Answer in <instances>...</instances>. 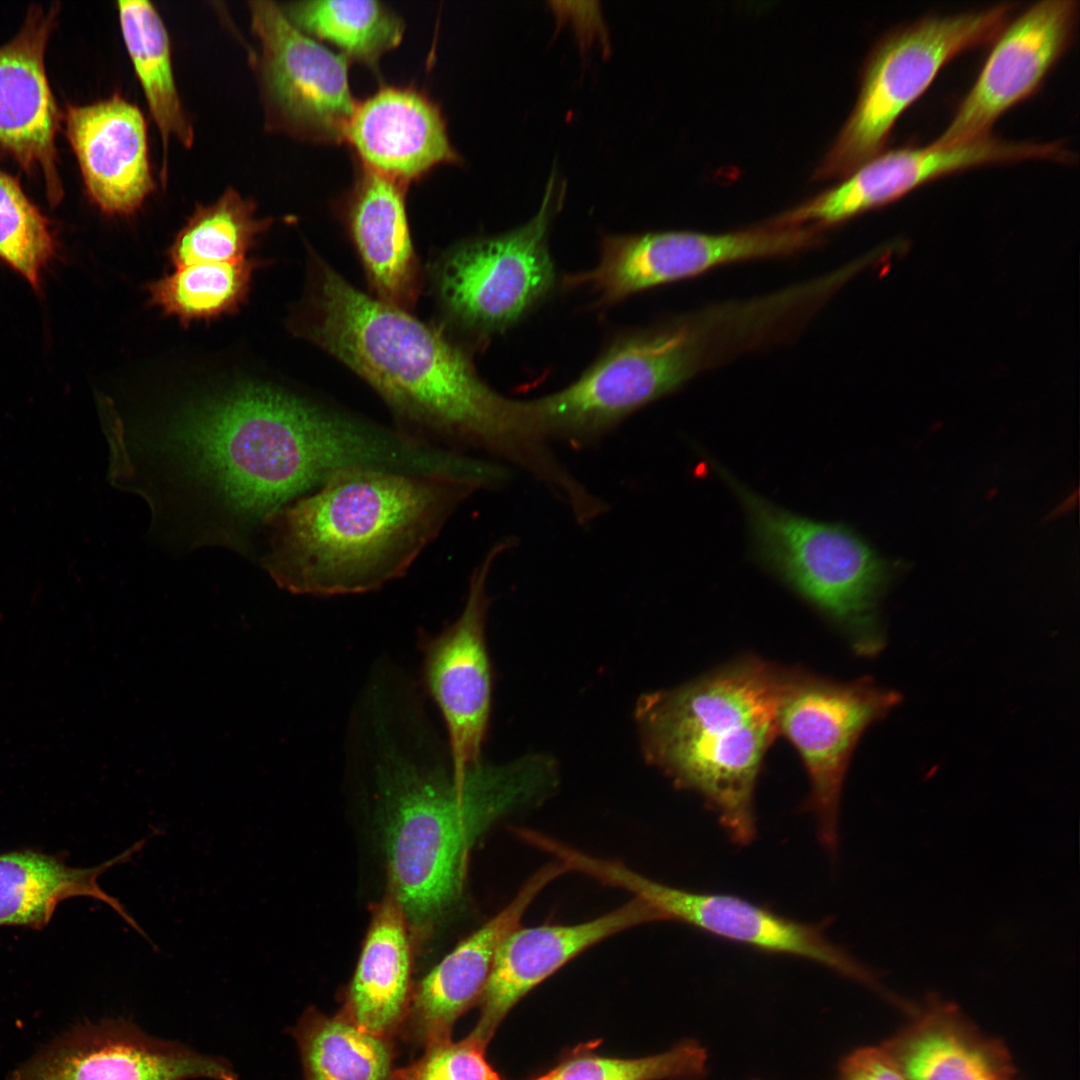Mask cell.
<instances>
[{"label":"cell","mask_w":1080,"mask_h":1080,"mask_svg":"<svg viewBox=\"0 0 1080 1080\" xmlns=\"http://www.w3.org/2000/svg\"><path fill=\"white\" fill-rule=\"evenodd\" d=\"M108 479L147 504L150 531L176 550L221 547L254 558L264 519L336 472L380 467V423L326 400L243 385L145 427L103 419Z\"/></svg>","instance_id":"1"},{"label":"cell","mask_w":1080,"mask_h":1080,"mask_svg":"<svg viewBox=\"0 0 1080 1080\" xmlns=\"http://www.w3.org/2000/svg\"><path fill=\"white\" fill-rule=\"evenodd\" d=\"M306 250L304 292L290 329L365 381L396 429L446 450L503 458L539 480L554 471L557 458L532 400L503 396L442 328L363 293L314 248Z\"/></svg>","instance_id":"2"},{"label":"cell","mask_w":1080,"mask_h":1080,"mask_svg":"<svg viewBox=\"0 0 1080 1080\" xmlns=\"http://www.w3.org/2000/svg\"><path fill=\"white\" fill-rule=\"evenodd\" d=\"M482 488L454 474L344 469L264 519L258 560L294 594L371 592L403 577Z\"/></svg>","instance_id":"3"},{"label":"cell","mask_w":1080,"mask_h":1080,"mask_svg":"<svg viewBox=\"0 0 1080 1080\" xmlns=\"http://www.w3.org/2000/svg\"><path fill=\"white\" fill-rule=\"evenodd\" d=\"M789 672L743 659L642 696L636 707L646 759L699 794L740 846L756 836L755 788L764 755L779 735Z\"/></svg>","instance_id":"4"},{"label":"cell","mask_w":1080,"mask_h":1080,"mask_svg":"<svg viewBox=\"0 0 1080 1080\" xmlns=\"http://www.w3.org/2000/svg\"><path fill=\"white\" fill-rule=\"evenodd\" d=\"M375 727V772L385 820L391 893L407 924L424 931L459 897L469 850L510 802L512 784L531 758L470 769L462 781L429 768Z\"/></svg>","instance_id":"5"},{"label":"cell","mask_w":1080,"mask_h":1080,"mask_svg":"<svg viewBox=\"0 0 1080 1080\" xmlns=\"http://www.w3.org/2000/svg\"><path fill=\"white\" fill-rule=\"evenodd\" d=\"M1015 3L950 15H928L886 33L871 49L855 106L814 179L845 178L884 151L890 132L958 55L993 43Z\"/></svg>","instance_id":"6"},{"label":"cell","mask_w":1080,"mask_h":1080,"mask_svg":"<svg viewBox=\"0 0 1080 1080\" xmlns=\"http://www.w3.org/2000/svg\"><path fill=\"white\" fill-rule=\"evenodd\" d=\"M710 462L745 512L754 559L838 625L866 632L887 563L849 527L788 511Z\"/></svg>","instance_id":"7"},{"label":"cell","mask_w":1080,"mask_h":1080,"mask_svg":"<svg viewBox=\"0 0 1080 1080\" xmlns=\"http://www.w3.org/2000/svg\"><path fill=\"white\" fill-rule=\"evenodd\" d=\"M705 348L704 328L691 319L618 335L574 382L533 400L543 433L575 446L600 438L689 380Z\"/></svg>","instance_id":"8"},{"label":"cell","mask_w":1080,"mask_h":1080,"mask_svg":"<svg viewBox=\"0 0 1080 1080\" xmlns=\"http://www.w3.org/2000/svg\"><path fill=\"white\" fill-rule=\"evenodd\" d=\"M551 176L537 214L526 224L448 248L431 268L433 293L452 331L482 339L517 324L552 291L556 271L548 246L560 198Z\"/></svg>","instance_id":"9"},{"label":"cell","mask_w":1080,"mask_h":1080,"mask_svg":"<svg viewBox=\"0 0 1080 1080\" xmlns=\"http://www.w3.org/2000/svg\"><path fill=\"white\" fill-rule=\"evenodd\" d=\"M819 228L777 222L725 234L663 231L610 234L602 238L597 264L569 274L570 287L590 288L598 307L697 276L723 264L786 256L815 245Z\"/></svg>","instance_id":"10"},{"label":"cell","mask_w":1080,"mask_h":1080,"mask_svg":"<svg viewBox=\"0 0 1080 1080\" xmlns=\"http://www.w3.org/2000/svg\"><path fill=\"white\" fill-rule=\"evenodd\" d=\"M249 11L266 127L315 143L343 142L357 103L349 59L298 29L273 1H250Z\"/></svg>","instance_id":"11"},{"label":"cell","mask_w":1080,"mask_h":1080,"mask_svg":"<svg viewBox=\"0 0 1080 1080\" xmlns=\"http://www.w3.org/2000/svg\"><path fill=\"white\" fill-rule=\"evenodd\" d=\"M589 874L601 883L630 892L646 903L660 921H678L765 953L807 959L881 990L874 976L832 942L822 926L788 918L735 895L669 886L617 860L595 858Z\"/></svg>","instance_id":"12"},{"label":"cell","mask_w":1080,"mask_h":1080,"mask_svg":"<svg viewBox=\"0 0 1080 1080\" xmlns=\"http://www.w3.org/2000/svg\"><path fill=\"white\" fill-rule=\"evenodd\" d=\"M894 694L866 683H836L790 671L778 714L779 734L800 755L807 772L817 834L834 852L843 779L852 750L863 730L895 703Z\"/></svg>","instance_id":"13"},{"label":"cell","mask_w":1080,"mask_h":1080,"mask_svg":"<svg viewBox=\"0 0 1080 1080\" xmlns=\"http://www.w3.org/2000/svg\"><path fill=\"white\" fill-rule=\"evenodd\" d=\"M1060 142H1014L989 135L952 147L930 144L883 151L837 186L787 211L776 220L786 225L823 227L891 203L939 178L980 166L1050 160L1063 163Z\"/></svg>","instance_id":"14"},{"label":"cell","mask_w":1080,"mask_h":1080,"mask_svg":"<svg viewBox=\"0 0 1080 1080\" xmlns=\"http://www.w3.org/2000/svg\"><path fill=\"white\" fill-rule=\"evenodd\" d=\"M508 545L504 541L489 550L472 573L459 617L421 646L424 681L446 725L450 773L456 781L481 764L492 690L485 642L486 582L493 562Z\"/></svg>","instance_id":"15"},{"label":"cell","mask_w":1080,"mask_h":1080,"mask_svg":"<svg viewBox=\"0 0 1080 1080\" xmlns=\"http://www.w3.org/2000/svg\"><path fill=\"white\" fill-rule=\"evenodd\" d=\"M1078 6L1075 0H1044L1011 18L933 144L952 147L985 138L1004 113L1037 93L1072 44Z\"/></svg>","instance_id":"16"},{"label":"cell","mask_w":1080,"mask_h":1080,"mask_svg":"<svg viewBox=\"0 0 1080 1080\" xmlns=\"http://www.w3.org/2000/svg\"><path fill=\"white\" fill-rule=\"evenodd\" d=\"M239 1080L223 1057L106 1020L69 1032L20 1065L11 1080Z\"/></svg>","instance_id":"17"},{"label":"cell","mask_w":1080,"mask_h":1080,"mask_svg":"<svg viewBox=\"0 0 1080 1080\" xmlns=\"http://www.w3.org/2000/svg\"><path fill=\"white\" fill-rule=\"evenodd\" d=\"M659 922L633 897L617 909L573 925H542L509 932L499 944L479 998L480 1014L470 1035L488 1045L515 1004L557 970L603 940L638 925Z\"/></svg>","instance_id":"18"},{"label":"cell","mask_w":1080,"mask_h":1080,"mask_svg":"<svg viewBox=\"0 0 1080 1080\" xmlns=\"http://www.w3.org/2000/svg\"><path fill=\"white\" fill-rule=\"evenodd\" d=\"M57 9H30L9 43L0 47V146L29 172L42 176L50 201L63 194L55 138L59 111L44 66Z\"/></svg>","instance_id":"19"},{"label":"cell","mask_w":1080,"mask_h":1080,"mask_svg":"<svg viewBox=\"0 0 1080 1080\" xmlns=\"http://www.w3.org/2000/svg\"><path fill=\"white\" fill-rule=\"evenodd\" d=\"M566 872L554 861L534 873L512 901L463 940L412 992L400 1027L403 1038L426 1047L451 1038L458 1018L478 1001L488 979L497 948L519 926L538 894Z\"/></svg>","instance_id":"20"},{"label":"cell","mask_w":1080,"mask_h":1080,"mask_svg":"<svg viewBox=\"0 0 1080 1080\" xmlns=\"http://www.w3.org/2000/svg\"><path fill=\"white\" fill-rule=\"evenodd\" d=\"M65 122L91 200L109 215L135 213L155 188L139 107L115 94L69 106Z\"/></svg>","instance_id":"21"},{"label":"cell","mask_w":1080,"mask_h":1080,"mask_svg":"<svg viewBox=\"0 0 1080 1080\" xmlns=\"http://www.w3.org/2000/svg\"><path fill=\"white\" fill-rule=\"evenodd\" d=\"M344 141L359 164L406 186L460 160L440 106L412 86L384 85L356 103Z\"/></svg>","instance_id":"22"},{"label":"cell","mask_w":1080,"mask_h":1080,"mask_svg":"<svg viewBox=\"0 0 1080 1080\" xmlns=\"http://www.w3.org/2000/svg\"><path fill=\"white\" fill-rule=\"evenodd\" d=\"M337 202L339 216L360 259L372 297L408 311L418 302L424 272L406 212L407 186L361 164Z\"/></svg>","instance_id":"23"},{"label":"cell","mask_w":1080,"mask_h":1080,"mask_svg":"<svg viewBox=\"0 0 1080 1080\" xmlns=\"http://www.w3.org/2000/svg\"><path fill=\"white\" fill-rule=\"evenodd\" d=\"M882 1044L909 1080H1016L1007 1047L950 1003L929 1000Z\"/></svg>","instance_id":"24"},{"label":"cell","mask_w":1080,"mask_h":1080,"mask_svg":"<svg viewBox=\"0 0 1080 1080\" xmlns=\"http://www.w3.org/2000/svg\"><path fill=\"white\" fill-rule=\"evenodd\" d=\"M153 836L140 839L116 857L91 868L71 867L58 857L30 850L0 854V925L42 929L60 902L84 896L105 902L152 943L122 904L100 887L98 878L114 865L128 861Z\"/></svg>","instance_id":"25"},{"label":"cell","mask_w":1080,"mask_h":1080,"mask_svg":"<svg viewBox=\"0 0 1080 1080\" xmlns=\"http://www.w3.org/2000/svg\"><path fill=\"white\" fill-rule=\"evenodd\" d=\"M407 927L402 907L388 894L374 911L341 1011L362 1029L390 1039L412 996Z\"/></svg>","instance_id":"26"},{"label":"cell","mask_w":1080,"mask_h":1080,"mask_svg":"<svg viewBox=\"0 0 1080 1080\" xmlns=\"http://www.w3.org/2000/svg\"><path fill=\"white\" fill-rule=\"evenodd\" d=\"M117 6L123 40L159 130L164 156L172 138L191 147L194 131L176 85L171 42L161 15L146 0L118 1Z\"/></svg>","instance_id":"27"},{"label":"cell","mask_w":1080,"mask_h":1080,"mask_svg":"<svg viewBox=\"0 0 1080 1080\" xmlns=\"http://www.w3.org/2000/svg\"><path fill=\"white\" fill-rule=\"evenodd\" d=\"M290 1034L303 1080H393L392 1039L362 1029L341 1012L327 1016L308 1008Z\"/></svg>","instance_id":"28"},{"label":"cell","mask_w":1080,"mask_h":1080,"mask_svg":"<svg viewBox=\"0 0 1080 1080\" xmlns=\"http://www.w3.org/2000/svg\"><path fill=\"white\" fill-rule=\"evenodd\" d=\"M280 8L305 34L326 40L348 59L367 65L396 47L405 28L401 16L379 0H300Z\"/></svg>","instance_id":"29"},{"label":"cell","mask_w":1080,"mask_h":1080,"mask_svg":"<svg viewBox=\"0 0 1080 1080\" xmlns=\"http://www.w3.org/2000/svg\"><path fill=\"white\" fill-rule=\"evenodd\" d=\"M256 205L229 187L213 203L199 205L176 235L168 255L175 267L246 259L271 218H257Z\"/></svg>","instance_id":"30"},{"label":"cell","mask_w":1080,"mask_h":1080,"mask_svg":"<svg viewBox=\"0 0 1080 1080\" xmlns=\"http://www.w3.org/2000/svg\"><path fill=\"white\" fill-rule=\"evenodd\" d=\"M256 259L196 263L148 284L150 303L182 323L236 312L247 300Z\"/></svg>","instance_id":"31"},{"label":"cell","mask_w":1080,"mask_h":1080,"mask_svg":"<svg viewBox=\"0 0 1080 1080\" xmlns=\"http://www.w3.org/2000/svg\"><path fill=\"white\" fill-rule=\"evenodd\" d=\"M593 1049L592 1043L572 1050L532 1080H701L707 1072L706 1049L694 1040L641 1058L606 1057Z\"/></svg>","instance_id":"32"},{"label":"cell","mask_w":1080,"mask_h":1080,"mask_svg":"<svg viewBox=\"0 0 1080 1080\" xmlns=\"http://www.w3.org/2000/svg\"><path fill=\"white\" fill-rule=\"evenodd\" d=\"M55 249L48 219L19 182L0 169V258L38 288Z\"/></svg>","instance_id":"33"},{"label":"cell","mask_w":1080,"mask_h":1080,"mask_svg":"<svg viewBox=\"0 0 1080 1080\" xmlns=\"http://www.w3.org/2000/svg\"><path fill=\"white\" fill-rule=\"evenodd\" d=\"M486 1047L470 1034L430 1044L419 1059L395 1069L393 1080H503L486 1059Z\"/></svg>","instance_id":"34"},{"label":"cell","mask_w":1080,"mask_h":1080,"mask_svg":"<svg viewBox=\"0 0 1080 1080\" xmlns=\"http://www.w3.org/2000/svg\"><path fill=\"white\" fill-rule=\"evenodd\" d=\"M836 1080H909L881 1046L856 1049L841 1060Z\"/></svg>","instance_id":"35"}]
</instances>
